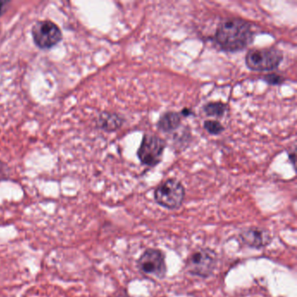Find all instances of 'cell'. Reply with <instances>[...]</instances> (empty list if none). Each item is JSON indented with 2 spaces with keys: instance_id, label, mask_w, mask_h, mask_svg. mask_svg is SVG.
<instances>
[{
  "instance_id": "cell-1",
  "label": "cell",
  "mask_w": 297,
  "mask_h": 297,
  "mask_svg": "<svg viewBox=\"0 0 297 297\" xmlns=\"http://www.w3.org/2000/svg\"><path fill=\"white\" fill-rule=\"evenodd\" d=\"M254 33L248 22L241 18H226L219 24L215 40L226 52H238L250 45Z\"/></svg>"
},
{
  "instance_id": "cell-2",
  "label": "cell",
  "mask_w": 297,
  "mask_h": 297,
  "mask_svg": "<svg viewBox=\"0 0 297 297\" xmlns=\"http://www.w3.org/2000/svg\"><path fill=\"white\" fill-rule=\"evenodd\" d=\"M218 262L215 250L205 248L195 250L186 261V271L192 276L206 279L213 276Z\"/></svg>"
},
{
  "instance_id": "cell-3",
  "label": "cell",
  "mask_w": 297,
  "mask_h": 297,
  "mask_svg": "<svg viewBox=\"0 0 297 297\" xmlns=\"http://www.w3.org/2000/svg\"><path fill=\"white\" fill-rule=\"evenodd\" d=\"M185 188L176 179H168L155 189V202L168 210H178L185 200Z\"/></svg>"
},
{
  "instance_id": "cell-4",
  "label": "cell",
  "mask_w": 297,
  "mask_h": 297,
  "mask_svg": "<svg viewBox=\"0 0 297 297\" xmlns=\"http://www.w3.org/2000/svg\"><path fill=\"white\" fill-rule=\"evenodd\" d=\"M137 268L143 276L162 280L167 276L166 256L161 249H145L137 261Z\"/></svg>"
},
{
  "instance_id": "cell-5",
  "label": "cell",
  "mask_w": 297,
  "mask_h": 297,
  "mask_svg": "<svg viewBox=\"0 0 297 297\" xmlns=\"http://www.w3.org/2000/svg\"><path fill=\"white\" fill-rule=\"evenodd\" d=\"M283 55L276 48L252 49L247 53V67L252 71L266 72L275 70L282 63Z\"/></svg>"
},
{
  "instance_id": "cell-6",
  "label": "cell",
  "mask_w": 297,
  "mask_h": 297,
  "mask_svg": "<svg viewBox=\"0 0 297 297\" xmlns=\"http://www.w3.org/2000/svg\"><path fill=\"white\" fill-rule=\"evenodd\" d=\"M165 147L166 143L161 138L153 134H145L137 155L143 165L155 167L161 162Z\"/></svg>"
},
{
  "instance_id": "cell-7",
  "label": "cell",
  "mask_w": 297,
  "mask_h": 297,
  "mask_svg": "<svg viewBox=\"0 0 297 297\" xmlns=\"http://www.w3.org/2000/svg\"><path fill=\"white\" fill-rule=\"evenodd\" d=\"M33 39L41 49H50L62 40V33L57 24L50 20L39 21L32 29Z\"/></svg>"
},
{
  "instance_id": "cell-8",
  "label": "cell",
  "mask_w": 297,
  "mask_h": 297,
  "mask_svg": "<svg viewBox=\"0 0 297 297\" xmlns=\"http://www.w3.org/2000/svg\"><path fill=\"white\" fill-rule=\"evenodd\" d=\"M239 239L243 245L250 249H261L270 245L272 237L270 231L260 227L243 228L239 233Z\"/></svg>"
},
{
  "instance_id": "cell-9",
  "label": "cell",
  "mask_w": 297,
  "mask_h": 297,
  "mask_svg": "<svg viewBox=\"0 0 297 297\" xmlns=\"http://www.w3.org/2000/svg\"><path fill=\"white\" fill-rule=\"evenodd\" d=\"M123 124V118L117 113L112 112H103L100 114L98 120L99 128L107 131L113 132L118 130Z\"/></svg>"
},
{
  "instance_id": "cell-10",
  "label": "cell",
  "mask_w": 297,
  "mask_h": 297,
  "mask_svg": "<svg viewBox=\"0 0 297 297\" xmlns=\"http://www.w3.org/2000/svg\"><path fill=\"white\" fill-rule=\"evenodd\" d=\"M182 123L181 114L175 112H167L161 116L157 123V127L160 130L169 133L179 128Z\"/></svg>"
},
{
  "instance_id": "cell-11",
  "label": "cell",
  "mask_w": 297,
  "mask_h": 297,
  "mask_svg": "<svg viewBox=\"0 0 297 297\" xmlns=\"http://www.w3.org/2000/svg\"><path fill=\"white\" fill-rule=\"evenodd\" d=\"M203 109L206 115L220 118L224 115L227 106L222 102H210L204 106Z\"/></svg>"
},
{
  "instance_id": "cell-12",
  "label": "cell",
  "mask_w": 297,
  "mask_h": 297,
  "mask_svg": "<svg viewBox=\"0 0 297 297\" xmlns=\"http://www.w3.org/2000/svg\"><path fill=\"white\" fill-rule=\"evenodd\" d=\"M204 128L209 134L214 135H218L224 131L223 126L218 121H206L204 122Z\"/></svg>"
},
{
  "instance_id": "cell-13",
  "label": "cell",
  "mask_w": 297,
  "mask_h": 297,
  "mask_svg": "<svg viewBox=\"0 0 297 297\" xmlns=\"http://www.w3.org/2000/svg\"><path fill=\"white\" fill-rule=\"evenodd\" d=\"M263 80L270 85H281L284 81V79L282 76L278 75L276 73H271V74L264 76Z\"/></svg>"
},
{
  "instance_id": "cell-14",
  "label": "cell",
  "mask_w": 297,
  "mask_h": 297,
  "mask_svg": "<svg viewBox=\"0 0 297 297\" xmlns=\"http://www.w3.org/2000/svg\"><path fill=\"white\" fill-rule=\"evenodd\" d=\"M7 5H8L7 1H0V17L2 16V14L6 11V7Z\"/></svg>"
},
{
  "instance_id": "cell-15",
  "label": "cell",
  "mask_w": 297,
  "mask_h": 297,
  "mask_svg": "<svg viewBox=\"0 0 297 297\" xmlns=\"http://www.w3.org/2000/svg\"><path fill=\"white\" fill-rule=\"evenodd\" d=\"M288 157H289V160L291 161L292 164H293V166L294 167V163H295V154L292 153V155H288Z\"/></svg>"
},
{
  "instance_id": "cell-16",
  "label": "cell",
  "mask_w": 297,
  "mask_h": 297,
  "mask_svg": "<svg viewBox=\"0 0 297 297\" xmlns=\"http://www.w3.org/2000/svg\"><path fill=\"white\" fill-rule=\"evenodd\" d=\"M182 114H183L184 116H188L190 115V114H192V112L190 111V110H188L187 109V108H185V109H183V111H182Z\"/></svg>"
}]
</instances>
